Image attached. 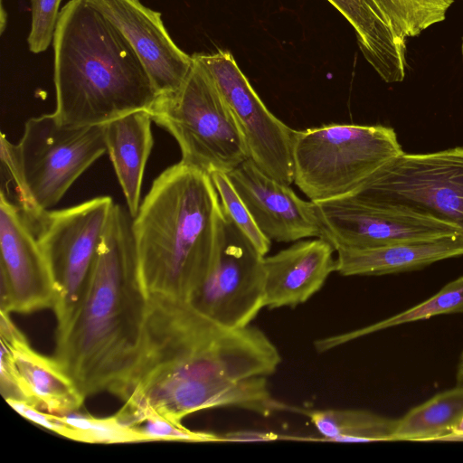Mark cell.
<instances>
[{"instance_id":"obj_1","label":"cell","mask_w":463,"mask_h":463,"mask_svg":"<svg viewBox=\"0 0 463 463\" xmlns=\"http://www.w3.org/2000/svg\"><path fill=\"white\" fill-rule=\"evenodd\" d=\"M255 367L241 331L218 326L188 301L151 295L139 358L117 395L182 424L202 410L237 407Z\"/></svg>"},{"instance_id":"obj_2","label":"cell","mask_w":463,"mask_h":463,"mask_svg":"<svg viewBox=\"0 0 463 463\" xmlns=\"http://www.w3.org/2000/svg\"><path fill=\"white\" fill-rule=\"evenodd\" d=\"M148 296L128 210L114 204L85 298L57 335L54 358L87 397L117 395L140 355Z\"/></svg>"},{"instance_id":"obj_3","label":"cell","mask_w":463,"mask_h":463,"mask_svg":"<svg viewBox=\"0 0 463 463\" xmlns=\"http://www.w3.org/2000/svg\"><path fill=\"white\" fill-rule=\"evenodd\" d=\"M223 215L207 172L180 161L154 180L132 218L147 296L191 299L215 260Z\"/></svg>"},{"instance_id":"obj_4","label":"cell","mask_w":463,"mask_h":463,"mask_svg":"<svg viewBox=\"0 0 463 463\" xmlns=\"http://www.w3.org/2000/svg\"><path fill=\"white\" fill-rule=\"evenodd\" d=\"M52 45L53 114L62 124L103 125L148 110L158 96L127 39L86 0L61 9Z\"/></svg>"},{"instance_id":"obj_5","label":"cell","mask_w":463,"mask_h":463,"mask_svg":"<svg viewBox=\"0 0 463 463\" xmlns=\"http://www.w3.org/2000/svg\"><path fill=\"white\" fill-rule=\"evenodd\" d=\"M106 152L105 124L69 126L53 113L29 118L16 145L1 134L2 169L26 216L55 206Z\"/></svg>"},{"instance_id":"obj_6","label":"cell","mask_w":463,"mask_h":463,"mask_svg":"<svg viewBox=\"0 0 463 463\" xmlns=\"http://www.w3.org/2000/svg\"><path fill=\"white\" fill-rule=\"evenodd\" d=\"M403 153L395 130L383 125L333 123L296 130L293 183L314 203L345 197Z\"/></svg>"},{"instance_id":"obj_7","label":"cell","mask_w":463,"mask_h":463,"mask_svg":"<svg viewBox=\"0 0 463 463\" xmlns=\"http://www.w3.org/2000/svg\"><path fill=\"white\" fill-rule=\"evenodd\" d=\"M192 68L174 92L158 95L147 110L176 140L181 161L208 174L228 173L250 158L233 114L208 70L193 55Z\"/></svg>"},{"instance_id":"obj_8","label":"cell","mask_w":463,"mask_h":463,"mask_svg":"<svg viewBox=\"0 0 463 463\" xmlns=\"http://www.w3.org/2000/svg\"><path fill=\"white\" fill-rule=\"evenodd\" d=\"M114 204L111 197L99 196L25 215L53 279L57 335L68 327L85 298Z\"/></svg>"},{"instance_id":"obj_9","label":"cell","mask_w":463,"mask_h":463,"mask_svg":"<svg viewBox=\"0 0 463 463\" xmlns=\"http://www.w3.org/2000/svg\"><path fill=\"white\" fill-rule=\"evenodd\" d=\"M347 196L369 204L421 212L455 224L463 234V146L404 152Z\"/></svg>"},{"instance_id":"obj_10","label":"cell","mask_w":463,"mask_h":463,"mask_svg":"<svg viewBox=\"0 0 463 463\" xmlns=\"http://www.w3.org/2000/svg\"><path fill=\"white\" fill-rule=\"evenodd\" d=\"M223 214L213 265L188 302L218 326L234 330L250 326L265 307V256Z\"/></svg>"},{"instance_id":"obj_11","label":"cell","mask_w":463,"mask_h":463,"mask_svg":"<svg viewBox=\"0 0 463 463\" xmlns=\"http://www.w3.org/2000/svg\"><path fill=\"white\" fill-rule=\"evenodd\" d=\"M322 236L337 248H373L461 235L453 223L403 207L369 204L345 196L315 203Z\"/></svg>"},{"instance_id":"obj_12","label":"cell","mask_w":463,"mask_h":463,"mask_svg":"<svg viewBox=\"0 0 463 463\" xmlns=\"http://www.w3.org/2000/svg\"><path fill=\"white\" fill-rule=\"evenodd\" d=\"M194 56L208 70L238 122L250 158L265 174L290 185L296 130L268 109L230 52Z\"/></svg>"},{"instance_id":"obj_13","label":"cell","mask_w":463,"mask_h":463,"mask_svg":"<svg viewBox=\"0 0 463 463\" xmlns=\"http://www.w3.org/2000/svg\"><path fill=\"white\" fill-rule=\"evenodd\" d=\"M0 311L53 307L55 287L46 259L23 210L0 195Z\"/></svg>"},{"instance_id":"obj_14","label":"cell","mask_w":463,"mask_h":463,"mask_svg":"<svg viewBox=\"0 0 463 463\" xmlns=\"http://www.w3.org/2000/svg\"><path fill=\"white\" fill-rule=\"evenodd\" d=\"M255 223L270 241L295 242L322 236L317 205L265 174L251 158L226 173Z\"/></svg>"},{"instance_id":"obj_15","label":"cell","mask_w":463,"mask_h":463,"mask_svg":"<svg viewBox=\"0 0 463 463\" xmlns=\"http://www.w3.org/2000/svg\"><path fill=\"white\" fill-rule=\"evenodd\" d=\"M127 39L139 57L158 95L174 92L194 62L165 29L161 14L140 0H86Z\"/></svg>"},{"instance_id":"obj_16","label":"cell","mask_w":463,"mask_h":463,"mask_svg":"<svg viewBox=\"0 0 463 463\" xmlns=\"http://www.w3.org/2000/svg\"><path fill=\"white\" fill-rule=\"evenodd\" d=\"M333 244L323 237L299 240L289 247L263 258L264 307H295L321 289L336 269Z\"/></svg>"},{"instance_id":"obj_17","label":"cell","mask_w":463,"mask_h":463,"mask_svg":"<svg viewBox=\"0 0 463 463\" xmlns=\"http://www.w3.org/2000/svg\"><path fill=\"white\" fill-rule=\"evenodd\" d=\"M0 335L11 351L25 402L58 415L81 407L86 397L73 380L55 358L33 349L5 312H1Z\"/></svg>"},{"instance_id":"obj_18","label":"cell","mask_w":463,"mask_h":463,"mask_svg":"<svg viewBox=\"0 0 463 463\" xmlns=\"http://www.w3.org/2000/svg\"><path fill=\"white\" fill-rule=\"evenodd\" d=\"M353 26L359 48L387 83L401 82L407 70L406 37L400 34L374 0H327Z\"/></svg>"},{"instance_id":"obj_19","label":"cell","mask_w":463,"mask_h":463,"mask_svg":"<svg viewBox=\"0 0 463 463\" xmlns=\"http://www.w3.org/2000/svg\"><path fill=\"white\" fill-rule=\"evenodd\" d=\"M336 269L343 276H381L422 269L463 255V236L373 248H337Z\"/></svg>"},{"instance_id":"obj_20","label":"cell","mask_w":463,"mask_h":463,"mask_svg":"<svg viewBox=\"0 0 463 463\" xmlns=\"http://www.w3.org/2000/svg\"><path fill=\"white\" fill-rule=\"evenodd\" d=\"M152 118L146 109L105 124V141L128 210L134 218L140 207L141 186L153 147Z\"/></svg>"},{"instance_id":"obj_21","label":"cell","mask_w":463,"mask_h":463,"mask_svg":"<svg viewBox=\"0 0 463 463\" xmlns=\"http://www.w3.org/2000/svg\"><path fill=\"white\" fill-rule=\"evenodd\" d=\"M462 419L463 383H458L397 419L392 441H448Z\"/></svg>"},{"instance_id":"obj_22","label":"cell","mask_w":463,"mask_h":463,"mask_svg":"<svg viewBox=\"0 0 463 463\" xmlns=\"http://www.w3.org/2000/svg\"><path fill=\"white\" fill-rule=\"evenodd\" d=\"M324 440L333 442L392 441L397 419H390L365 410L303 411Z\"/></svg>"},{"instance_id":"obj_23","label":"cell","mask_w":463,"mask_h":463,"mask_svg":"<svg viewBox=\"0 0 463 463\" xmlns=\"http://www.w3.org/2000/svg\"><path fill=\"white\" fill-rule=\"evenodd\" d=\"M455 313H463V276L447 283L436 294L414 307L370 326L316 340L314 345L317 353H325L381 330Z\"/></svg>"},{"instance_id":"obj_24","label":"cell","mask_w":463,"mask_h":463,"mask_svg":"<svg viewBox=\"0 0 463 463\" xmlns=\"http://www.w3.org/2000/svg\"><path fill=\"white\" fill-rule=\"evenodd\" d=\"M402 35L415 37L445 20L454 0H374Z\"/></svg>"},{"instance_id":"obj_25","label":"cell","mask_w":463,"mask_h":463,"mask_svg":"<svg viewBox=\"0 0 463 463\" xmlns=\"http://www.w3.org/2000/svg\"><path fill=\"white\" fill-rule=\"evenodd\" d=\"M117 416L132 428L141 441H221V436L212 432L194 431L177 424L151 409H135L124 405Z\"/></svg>"},{"instance_id":"obj_26","label":"cell","mask_w":463,"mask_h":463,"mask_svg":"<svg viewBox=\"0 0 463 463\" xmlns=\"http://www.w3.org/2000/svg\"><path fill=\"white\" fill-rule=\"evenodd\" d=\"M58 419L62 423L61 436L73 440L88 443L142 442L139 435L117 414L96 418L76 411L58 415Z\"/></svg>"},{"instance_id":"obj_27","label":"cell","mask_w":463,"mask_h":463,"mask_svg":"<svg viewBox=\"0 0 463 463\" xmlns=\"http://www.w3.org/2000/svg\"><path fill=\"white\" fill-rule=\"evenodd\" d=\"M219 194L222 210L234 225L247 237L255 249L262 255L269 251L271 241L255 223L250 211L233 187L227 174L213 171L209 174Z\"/></svg>"},{"instance_id":"obj_28","label":"cell","mask_w":463,"mask_h":463,"mask_svg":"<svg viewBox=\"0 0 463 463\" xmlns=\"http://www.w3.org/2000/svg\"><path fill=\"white\" fill-rule=\"evenodd\" d=\"M61 2V0H31L32 24L27 43L32 52L46 51L52 42Z\"/></svg>"},{"instance_id":"obj_29","label":"cell","mask_w":463,"mask_h":463,"mask_svg":"<svg viewBox=\"0 0 463 463\" xmlns=\"http://www.w3.org/2000/svg\"><path fill=\"white\" fill-rule=\"evenodd\" d=\"M1 369L0 386L1 393L5 401H24L25 398L20 386L17 372L14 364L10 349L1 343Z\"/></svg>"},{"instance_id":"obj_30","label":"cell","mask_w":463,"mask_h":463,"mask_svg":"<svg viewBox=\"0 0 463 463\" xmlns=\"http://www.w3.org/2000/svg\"><path fill=\"white\" fill-rule=\"evenodd\" d=\"M220 436L221 441L230 442L269 441L279 439V435L276 433L253 430H238Z\"/></svg>"},{"instance_id":"obj_31","label":"cell","mask_w":463,"mask_h":463,"mask_svg":"<svg viewBox=\"0 0 463 463\" xmlns=\"http://www.w3.org/2000/svg\"><path fill=\"white\" fill-rule=\"evenodd\" d=\"M6 22H7V12L5 11V9L4 7L3 0H1V5H0V33H3V32L5 29V26L7 24Z\"/></svg>"},{"instance_id":"obj_32","label":"cell","mask_w":463,"mask_h":463,"mask_svg":"<svg viewBox=\"0 0 463 463\" xmlns=\"http://www.w3.org/2000/svg\"><path fill=\"white\" fill-rule=\"evenodd\" d=\"M463 440V419L456 428L450 441Z\"/></svg>"},{"instance_id":"obj_33","label":"cell","mask_w":463,"mask_h":463,"mask_svg":"<svg viewBox=\"0 0 463 463\" xmlns=\"http://www.w3.org/2000/svg\"><path fill=\"white\" fill-rule=\"evenodd\" d=\"M458 370H463V352L460 354Z\"/></svg>"},{"instance_id":"obj_34","label":"cell","mask_w":463,"mask_h":463,"mask_svg":"<svg viewBox=\"0 0 463 463\" xmlns=\"http://www.w3.org/2000/svg\"><path fill=\"white\" fill-rule=\"evenodd\" d=\"M461 56H462V61H463V38H462V43H461Z\"/></svg>"},{"instance_id":"obj_35","label":"cell","mask_w":463,"mask_h":463,"mask_svg":"<svg viewBox=\"0 0 463 463\" xmlns=\"http://www.w3.org/2000/svg\"><path fill=\"white\" fill-rule=\"evenodd\" d=\"M458 375H459V377L463 380V370H461V371H460V373H459V374H458Z\"/></svg>"}]
</instances>
